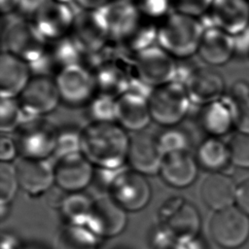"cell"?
<instances>
[{
  "instance_id": "obj_1",
  "label": "cell",
  "mask_w": 249,
  "mask_h": 249,
  "mask_svg": "<svg viewBox=\"0 0 249 249\" xmlns=\"http://www.w3.org/2000/svg\"><path fill=\"white\" fill-rule=\"evenodd\" d=\"M129 137L117 122H90L81 130L82 153L97 168L116 170L126 162Z\"/></svg>"
},
{
  "instance_id": "obj_2",
  "label": "cell",
  "mask_w": 249,
  "mask_h": 249,
  "mask_svg": "<svg viewBox=\"0 0 249 249\" xmlns=\"http://www.w3.org/2000/svg\"><path fill=\"white\" fill-rule=\"evenodd\" d=\"M205 28L198 18L173 11L158 27L157 45L174 58L197 53Z\"/></svg>"
},
{
  "instance_id": "obj_3",
  "label": "cell",
  "mask_w": 249,
  "mask_h": 249,
  "mask_svg": "<svg viewBox=\"0 0 249 249\" xmlns=\"http://www.w3.org/2000/svg\"><path fill=\"white\" fill-rule=\"evenodd\" d=\"M2 30L4 51L27 63L37 61L45 53L49 41L30 18L7 15Z\"/></svg>"
},
{
  "instance_id": "obj_4",
  "label": "cell",
  "mask_w": 249,
  "mask_h": 249,
  "mask_svg": "<svg viewBox=\"0 0 249 249\" xmlns=\"http://www.w3.org/2000/svg\"><path fill=\"white\" fill-rule=\"evenodd\" d=\"M148 103L152 120L165 127L175 126L187 115L191 100L185 85L172 81L154 88Z\"/></svg>"
},
{
  "instance_id": "obj_5",
  "label": "cell",
  "mask_w": 249,
  "mask_h": 249,
  "mask_svg": "<svg viewBox=\"0 0 249 249\" xmlns=\"http://www.w3.org/2000/svg\"><path fill=\"white\" fill-rule=\"evenodd\" d=\"M16 143L21 157L47 160L53 155L59 129L44 117H32L23 121L16 130Z\"/></svg>"
},
{
  "instance_id": "obj_6",
  "label": "cell",
  "mask_w": 249,
  "mask_h": 249,
  "mask_svg": "<svg viewBox=\"0 0 249 249\" xmlns=\"http://www.w3.org/2000/svg\"><path fill=\"white\" fill-rule=\"evenodd\" d=\"M107 190V194L126 211L143 209L152 196L151 186L146 175L124 166L114 172Z\"/></svg>"
},
{
  "instance_id": "obj_7",
  "label": "cell",
  "mask_w": 249,
  "mask_h": 249,
  "mask_svg": "<svg viewBox=\"0 0 249 249\" xmlns=\"http://www.w3.org/2000/svg\"><path fill=\"white\" fill-rule=\"evenodd\" d=\"M161 228L177 239L198 236L201 217L196 206L181 196L166 199L159 211Z\"/></svg>"
},
{
  "instance_id": "obj_8",
  "label": "cell",
  "mask_w": 249,
  "mask_h": 249,
  "mask_svg": "<svg viewBox=\"0 0 249 249\" xmlns=\"http://www.w3.org/2000/svg\"><path fill=\"white\" fill-rule=\"evenodd\" d=\"M178 64L160 46L148 48L133 57V75L152 88L175 81Z\"/></svg>"
},
{
  "instance_id": "obj_9",
  "label": "cell",
  "mask_w": 249,
  "mask_h": 249,
  "mask_svg": "<svg viewBox=\"0 0 249 249\" xmlns=\"http://www.w3.org/2000/svg\"><path fill=\"white\" fill-rule=\"evenodd\" d=\"M54 80L60 100L71 107L89 104L97 91L93 74L80 63L64 67Z\"/></svg>"
},
{
  "instance_id": "obj_10",
  "label": "cell",
  "mask_w": 249,
  "mask_h": 249,
  "mask_svg": "<svg viewBox=\"0 0 249 249\" xmlns=\"http://www.w3.org/2000/svg\"><path fill=\"white\" fill-rule=\"evenodd\" d=\"M209 231L215 243L222 248H238L249 238V216L234 206L215 211Z\"/></svg>"
},
{
  "instance_id": "obj_11",
  "label": "cell",
  "mask_w": 249,
  "mask_h": 249,
  "mask_svg": "<svg viewBox=\"0 0 249 249\" xmlns=\"http://www.w3.org/2000/svg\"><path fill=\"white\" fill-rule=\"evenodd\" d=\"M70 36L84 53L97 52L111 40L103 13L94 9H80L75 14Z\"/></svg>"
},
{
  "instance_id": "obj_12",
  "label": "cell",
  "mask_w": 249,
  "mask_h": 249,
  "mask_svg": "<svg viewBox=\"0 0 249 249\" xmlns=\"http://www.w3.org/2000/svg\"><path fill=\"white\" fill-rule=\"evenodd\" d=\"M18 100L25 119L44 117L61 101L54 78L45 75H33Z\"/></svg>"
},
{
  "instance_id": "obj_13",
  "label": "cell",
  "mask_w": 249,
  "mask_h": 249,
  "mask_svg": "<svg viewBox=\"0 0 249 249\" xmlns=\"http://www.w3.org/2000/svg\"><path fill=\"white\" fill-rule=\"evenodd\" d=\"M199 19L204 28L217 27L234 36L249 26V0H213Z\"/></svg>"
},
{
  "instance_id": "obj_14",
  "label": "cell",
  "mask_w": 249,
  "mask_h": 249,
  "mask_svg": "<svg viewBox=\"0 0 249 249\" xmlns=\"http://www.w3.org/2000/svg\"><path fill=\"white\" fill-rule=\"evenodd\" d=\"M94 165L84 156L76 153L55 159L54 184L67 193L82 192L92 181Z\"/></svg>"
},
{
  "instance_id": "obj_15",
  "label": "cell",
  "mask_w": 249,
  "mask_h": 249,
  "mask_svg": "<svg viewBox=\"0 0 249 249\" xmlns=\"http://www.w3.org/2000/svg\"><path fill=\"white\" fill-rule=\"evenodd\" d=\"M163 157L158 135L144 129L129 137L126 162L130 168L144 175H154L160 172Z\"/></svg>"
},
{
  "instance_id": "obj_16",
  "label": "cell",
  "mask_w": 249,
  "mask_h": 249,
  "mask_svg": "<svg viewBox=\"0 0 249 249\" xmlns=\"http://www.w3.org/2000/svg\"><path fill=\"white\" fill-rule=\"evenodd\" d=\"M127 211L109 194L94 198L88 227L98 237H113L126 227Z\"/></svg>"
},
{
  "instance_id": "obj_17",
  "label": "cell",
  "mask_w": 249,
  "mask_h": 249,
  "mask_svg": "<svg viewBox=\"0 0 249 249\" xmlns=\"http://www.w3.org/2000/svg\"><path fill=\"white\" fill-rule=\"evenodd\" d=\"M75 14L69 3L48 0L37 12L33 21L48 41H54L71 33Z\"/></svg>"
},
{
  "instance_id": "obj_18",
  "label": "cell",
  "mask_w": 249,
  "mask_h": 249,
  "mask_svg": "<svg viewBox=\"0 0 249 249\" xmlns=\"http://www.w3.org/2000/svg\"><path fill=\"white\" fill-rule=\"evenodd\" d=\"M15 167L19 188L30 196L45 194L54 184L53 165L47 160L20 157Z\"/></svg>"
},
{
  "instance_id": "obj_19",
  "label": "cell",
  "mask_w": 249,
  "mask_h": 249,
  "mask_svg": "<svg viewBox=\"0 0 249 249\" xmlns=\"http://www.w3.org/2000/svg\"><path fill=\"white\" fill-rule=\"evenodd\" d=\"M184 85L191 102L202 106L222 98L226 88L222 75L208 67H195Z\"/></svg>"
},
{
  "instance_id": "obj_20",
  "label": "cell",
  "mask_w": 249,
  "mask_h": 249,
  "mask_svg": "<svg viewBox=\"0 0 249 249\" xmlns=\"http://www.w3.org/2000/svg\"><path fill=\"white\" fill-rule=\"evenodd\" d=\"M31 78L29 63L3 51L0 56L1 98H18Z\"/></svg>"
},
{
  "instance_id": "obj_21",
  "label": "cell",
  "mask_w": 249,
  "mask_h": 249,
  "mask_svg": "<svg viewBox=\"0 0 249 249\" xmlns=\"http://www.w3.org/2000/svg\"><path fill=\"white\" fill-rule=\"evenodd\" d=\"M116 112L117 123L133 132L146 129L152 120L148 98L133 91L116 98Z\"/></svg>"
},
{
  "instance_id": "obj_22",
  "label": "cell",
  "mask_w": 249,
  "mask_h": 249,
  "mask_svg": "<svg viewBox=\"0 0 249 249\" xmlns=\"http://www.w3.org/2000/svg\"><path fill=\"white\" fill-rule=\"evenodd\" d=\"M159 173L168 185L186 188L197 176V161L189 151L169 153L164 155Z\"/></svg>"
},
{
  "instance_id": "obj_23",
  "label": "cell",
  "mask_w": 249,
  "mask_h": 249,
  "mask_svg": "<svg viewBox=\"0 0 249 249\" xmlns=\"http://www.w3.org/2000/svg\"><path fill=\"white\" fill-rule=\"evenodd\" d=\"M197 53L208 65H224L234 56L233 36L217 27L205 28Z\"/></svg>"
},
{
  "instance_id": "obj_24",
  "label": "cell",
  "mask_w": 249,
  "mask_h": 249,
  "mask_svg": "<svg viewBox=\"0 0 249 249\" xmlns=\"http://www.w3.org/2000/svg\"><path fill=\"white\" fill-rule=\"evenodd\" d=\"M237 187L233 180L221 172H211L200 185V197L206 206L214 211L232 206Z\"/></svg>"
},
{
  "instance_id": "obj_25",
  "label": "cell",
  "mask_w": 249,
  "mask_h": 249,
  "mask_svg": "<svg viewBox=\"0 0 249 249\" xmlns=\"http://www.w3.org/2000/svg\"><path fill=\"white\" fill-rule=\"evenodd\" d=\"M98 10L108 22L111 40L114 42L128 34L143 18L134 2L129 0H115Z\"/></svg>"
},
{
  "instance_id": "obj_26",
  "label": "cell",
  "mask_w": 249,
  "mask_h": 249,
  "mask_svg": "<svg viewBox=\"0 0 249 249\" xmlns=\"http://www.w3.org/2000/svg\"><path fill=\"white\" fill-rule=\"evenodd\" d=\"M199 124L210 136L219 137L228 133L235 124L233 107L228 97L203 105L199 113Z\"/></svg>"
},
{
  "instance_id": "obj_27",
  "label": "cell",
  "mask_w": 249,
  "mask_h": 249,
  "mask_svg": "<svg viewBox=\"0 0 249 249\" xmlns=\"http://www.w3.org/2000/svg\"><path fill=\"white\" fill-rule=\"evenodd\" d=\"M158 27L153 20L143 17L128 34L115 44L119 51L134 57L140 52L155 46L158 40Z\"/></svg>"
},
{
  "instance_id": "obj_28",
  "label": "cell",
  "mask_w": 249,
  "mask_h": 249,
  "mask_svg": "<svg viewBox=\"0 0 249 249\" xmlns=\"http://www.w3.org/2000/svg\"><path fill=\"white\" fill-rule=\"evenodd\" d=\"M99 238L87 225L63 223L55 236V249H97Z\"/></svg>"
},
{
  "instance_id": "obj_29",
  "label": "cell",
  "mask_w": 249,
  "mask_h": 249,
  "mask_svg": "<svg viewBox=\"0 0 249 249\" xmlns=\"http://www.w3.org/2000/svg\"><path fill=\"white\" fill-rule=\"evenodd\" d=\"M196 161L210 172H220L231 161L230 147L218 137L210 136L198 146Z\"/></svg>"
},
{
  "instance_id": "obj_30",
  "label": "cell",
  "mask_w": 249,
  "mask_h": 249,
  "mask_svg": "<svg viewBox=\"0 0 249 249\" xmlns=\"http://www.w3.org/2000/svg\"><path fill=\"white\" fill-rule=\"evenodd\" d=\"M94 198L83 192L68 193L65 195L59 207L64 223L88 225Z\"/></svg>"
},
{
  "instance_id": "obj_31",
  "label": "cell",
  "mask_w": 249,
  "mask_h": 249,
  "mask_svg": "<svg viewBox=\"0 0 249 249\" xmlns=\"http://www.w3.org/2000/svg\"><path fill=\"white\" fill-rule=\"evenodd\" d=\"M25 120L18 98H1L0 129L3 134L17 130Z\"/></svg>"
},
{
  "instance_id": "obj_32",
  "label": "cell",
  "mask_w": 249,
  "mask_h": 249,
  "mask_svg": "<svg viewBox=\"0 0 249 249\" xmlns=\"http://www.w3.org/2000/svg\"><path fill=\"white\" fill-rule=\"evenodd\" d=\"M88 105L91 122H117L116 98L97 93Z\"/></svg>"
},
{
  "instance_id": "obj_33",
  "label": "cell",
  "mask_w": 249,
  "mask_h": 249,
  "mask_svg": "<svg viewBox=\"0 0 249 249\" xmlns=\"http://www.w3.org/2000/svg\"><path fill=\"white\" fill-rule=\"evenodd\" d=\"M158 140L164 155L173 152L189 151L191 144L187 132L176 126L166 127L160 135H158Z\"/></svg>"
},
{
  "instance_id": "obj_34",
  "label": "cell",
  "mask_w": 249,
  "mask_h": 249,
  "mask_svg": "<svg viewBox=\"0 0 249 249\" xmlns=\"http://www.w3.org/2000/svg\"><path fill=\"white\" fill-rule=\"evenodd\" d=\"M19 188L15 165L1 161L0 164V203L9 205Z\"/></svg>"
},
{
  "instance_id": "obj_35",
  "label": "cell",
  "mask_w": 249,
  "mask_h": 249,
  "mask_svg": "<svg viewBox=\"0 0 249 249\" xmlns=\"http://www.w3.org/2000/svg\"><path fill=\"white\" fill-rule=\"evenodd\" d=\"M76 153H82L81 130L78 131L73 128L59 129L55 150L53 153L55 159Z\"/></svg>"
},
{
  "instance_id": "obj_36",
  "label": "cell",
  "mask_w": 249,
  "mask_h": 249,
  "mask_svg": "<svg viewBox=\"0 0 249 249\" xmlns=\"http://www.w3.org/2000/svg\"><path fill=\"white\" fill-rule=\"evenodd\" d=\"M231 160L239 167L249 168V134L237 133L229 144Z\"/></svg>"
},
{
  "instance_id": "obj_37",
  "label": "cell",
  "mask_w": 249,
  "mask_h": 249,
  "mask_svg": "<svg viewBox=\"0 0 249 249\" xmlns=\"http://www.w3.org/2000/svg\"><path fill=\"white\" fill-rule=\"evenodd\" d=\"M141 15L151 20L165 18L171 8L170 0H135L133 1Z\"/></svg>"
},
{
  "instance_id": "obj_38",
  "label": "cell",
  "mask_w": 249,
  "mask_h": 249,
  "mask_svg": "<svg viewBox=\"0 0 249 249\" xmlns=\"http://www.w3.org/2000/svg\"><path fill=\"white\" fill-rule=\"evenodd\" d=\"M173 11L200 18L210 9L213 0H170Z\"/></svg>"
},
{
  "instance_id": "obj_39",
  "label": "cell",
  "mask_w": 249,
  "mask_h": 249,
  "mask_svg": "<svg viewBox=\"0 0 249 249\" xmlns=\"http://www.w3.org/2000/svg\"><path fill=\"white\" fill-rule=\"evenodd\" d=\"M231 103L234 111L235 125L241 133L249 134V97Z\"/></svg>"
},
{
  "instance_id": "obj_40",
  "label": "cell",
  "mask_w": 249,
  "mask_h": 249,
  "mask_svg": "<svg viewBox=\"0 0 249 249\" xmlns=\"http://www.w3.org/2000/svg\"><path fill=\"white\" fill-rule=\"evenodd\" d=\"M153 249H184L180 239L175 238L163 228L153 238Z\"/></svg>"
},
{
  "instance_id": "obj_41",
  "label": "cell",
  "mask_w": 249,
  "mask_h": 249,
  "mask_svg": "<svg viewBox=\"0 0 249 249\" xmlns=\"http://www.w3.org/2000/svg\"><path fill=\"white\" fill-rule=\"evenodd\" d=\"M18 152L16 141L6 134L0 138V160L3 162H10L15 159Z\"/></svg>"
},
{
  "instance_id": "obj_42",
  "label": "cell",
  "mask_w": 249,
  "mask_h": 249,
  "mask_svg": "<svg viewBox=\"0 0 249 249\" xmlns=\"http://www.w3.org/2000/svg\"><path fill=\"white\" fill-rule=\"evenodd\" d=\"M48 0H19L18 9L19 15L26 18H34L37 12Z\"/></svg>"
},
{
  "instance_id": "obj_43",
  "label": "cell",
  "mask_w": 249,
  "mask_h": 249,
  "mask_svg": "<svg viewBox=\"0 0 249 249\" xmlns=\"http://www.w3.org/2000/svg\"><path fill=\"white\" fill-rule=\"evenodd\" d=\"M231 102H237L249 97V84L245 81H235L229 91L227 96Z\"/></svg>"
},
{
  "instance_id": "obj_44",
  "label": "cell",
  "mask_w": 249,
  "mask_h": 249,
  "mask_svg": "<svg viewBox=\"0 0 249 249\" xmlns=\"http://www.w3.org/2000/svg\"><path fill=\"white\" fill-rule=\"evenodd\" d=\"M234 55L243 57L249 55V26L233 36Z\"/></svg>"
},
{
  "instance_id": "obj_45",
  "label": "cell",
  "mask_w": 249,
  "mask_h": 249,
  "mask_svg": "<svg viewBox=\"0 0 249 249\" xmlns=\"http://www.w3.org/2000/svg\"><path fill=\"white\" fill-rule=\"evenodd\" d=\"M235 201L238 204V208L249 216V179L237 187Z\"/></svg>"
},
{
  "instance_id": "obj_46",
  "label": "cell",
  "mask_w": 249,
  "mask_h": 249,
  "mask_svg": "<svg viewBox=\"0 0 249 249\" xmlns=\"http://www.w3.org/2000/svg\"><path fill=\"white\" fill-rule=\"evenodd\" d=\"M81 9L98 10L115 0H73Z\"/></svg>"
},
{
  "instance_id": "obj_47",
  "label": "cell",
  "mask_w": 249,
  "mask_h": 249,
  "mask_svg": "<svg viewBox=\"0 0 249 249\" xmlns=\"http://www.w3.org/2000/svg\"><path fill=\"white\" fill-rule=\"evenodd\" d=\"M19 0H0V8L3 15H12L18 9Z\"/></svg>"
},
{
  "instance_id": "obj_48",
  "label": "cell",
  "mask_w": 249,
  "mask_h": 249,
  "mask_svg": "<svg viewBox=\"0 0 249 249\" xmlns=\"http://www.w3.org/2000/svg\"><path fill=\"white\" fill-rule=\"evenodd\" d=\"M184 249H205L204 243L198 236L187 239H180Z\"/></svg>"
},
{
  "instance_id": "obj_49",
  "label": "cell",
  "mask_w": 249,
  "mask_h": 249,
  "mask_svg": "<svg viewBox=\"0 0 249 249\" xmlns=\"http://www.w3.org/2000/svg\"><path fill=\"white\" fill-rule=\"evenodd\" d=\"M2 249H18L16 238L11 234H3Z\"/></svg>"
},
{
  "instance_id": "obj_50",
  "label": "cell",
  "mask_w": 249,
  "mask_h": 249,
  "mask_svg": "<svg viewBox=\"0 0 249 249\" xmlns=\"http://www.w3.org/2000/svg\"><path fill=\"white\" fill-rule=\"evenodd\" d=\"M53 1H57V2H62V3H69L70 1H73V0H53Z\"/></svg>"
},
{
  "instance_id": "obj_51",
  "label": "cell",
  "mask_w": 249,
  "mask_h": 249,
  "mask_svg": "<svg viewBox=\"0 0 249 249\" xmlns=\"http://www.w3.org/2000/svg\"><path fill=\"white\" fill-rule=\"evenodd\" d=\"M129 1H132V2H133V0H129Z\"/></svg>"
}]
</instances>
